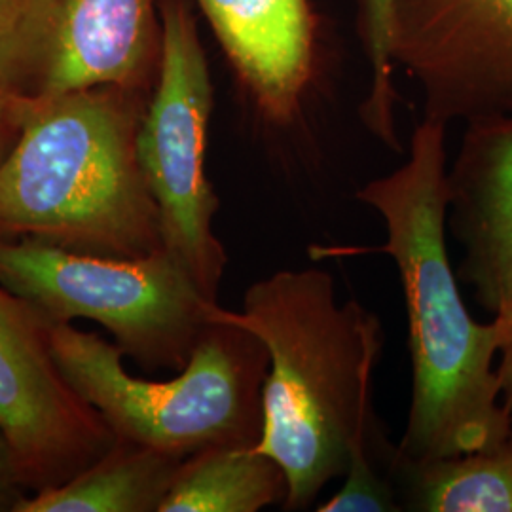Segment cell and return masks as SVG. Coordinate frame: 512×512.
<instances>
[{"instance_id": "4fadbf2b", "label": "cell", "mask_w": 512, "mask_h": 512, "mask_svg": "<svg viewBox=\"0 0 512 512\" xmlns=\"http://www.w3.org/2000/svg\"><path fill=\"white\" fill-rule=\"evenodd\" d=\"M403 511L512 512V429L503 442L452 458L391 459Z\"/></svg>"}, {"instance_id": "d6986e66", "label": "cell", "mask_w": 512, "mask_h": 512, "mask_svg": "<svg viewBox=\"0 0 512 512\" xmlns=\"http://www.w3.org/2000/svg\"><path fill=\"white\" fill-rule=\"evenodd\" d=\"M19 478L16 458L8 446L6 439L0 433V499L12 488V484Z\"/></svg>"}, {"instance_id": "3957f363", "label": "cell", "mask_w": 512, "mask_h": 512, "mask_svg": "<svg viewBox=\"0 0 512 512\" xmlns=\"http://www.w3.org/2000/svg\"><path fill=\"white\" fill-rule=\"evenodd\" d=\"M124 92L27 99L18 139L0 164V239L128 258L164 249L137 156L145 109Z\"/></svg>"}, {"instance_id": "5bb4252c", "label": "cell", "mask_w": 512, "mask_h": 512, "mask_svg": "<svg viewBox=\"0 0 512 512\" xmlns=\"http://www.w3.org/2000/svg\"><path fill=\"white\" fill-rule=\"evenodd\" d=\"M287 476L255 446H213L184 459L158 512H256L283 505Z\"/></svg>"}, {"instance_id": "2e32d148", "label": "cell", "mask_w": 512, "mask_h": 512, "mask_svg": "<svg viewBox=\"0 0 512 512\" xmlns=\"http://www.w3.org/2000/svg\"><path fill=\"white\" fill-rule=\"evenodd\" d=\"M372 446L357 448L349 458L344 484L323 501L319 512H397L403 511L391 475L378 471Z\"/></svg>"}, {"instance_id": "9c48e42d", "label": "cell", "mask_w": 512, "mask_h": 512, "mask_svg": "<svg viewBox=\"0 0 512 512\" xmlns=\"http://www.w3.org/2000/svg\"><path fill=\"white\" fill-rule=\"evenodd\" d=\"M90 408L55 365L44 319L0 285V433L19 478L46 488L92 458L107 435Z\"/></svg>"}, {"instance_id": "8992f818", "label": "cell", "mask_w": 512, "mask_h": 512, "mask_svg": "<svg viewBox=\"0 0 512 512\" xmlns=\"http://www.w3.org/2000/svg\"><path fill=\"white\" fill-rule=\"evenodd\" d=\"M160 19V63L137 133V156L160 211L165 249L217 302L228 258L213 230L219 198L205 175L213 82L188 2L160 0Z\"/></svg>"}, {"instance_id": "e0dca14e", "label": "cell", "mask_w": 512, "mask_h": 512, "mask_svg": "<svg viewBox=\"0 0 512 512\" xmlns=\"http://www.w3.org/2000/svg\"><path fill=\"white\" fill-rule=\"evenodd\" d=\"M25 103L27 99L16 97L0 88V164L18 139Z\"/></svg>"}, {"instance_id": "ac0fdd59", "label": "cell", "mask_w": 512, "mask_h": 512, "mask_svg": "<svg viewBox=\"0 0 512 512\" xmlns=\"http://www.w3.org/2000/svg\"><path fill=\"white\" fill-rule=\"evenodd\" d=\"M505 321L503 344L497 355V378L501 387L503 404L512 412V310L497 313Z\"/></svg>"}, {"instance_id": "52a82bcc", "label": "cell", "mask_w": 512, "mask_h": 512, "mask_svg": "<svg viewBox=\"0 0 512 512\" xmlns=\"http://www.w3.org/2000/svg\"><path fill=\"white\" fill-rule=\"evenodd\" d=\"M160 50L156 0H23L0 38V88L23 99L133 90L158 69Z\"/></svg>"}, {"instance_id": "ba28073f", "label": "cell", "mask_w": 512, "mask_h": 512, "mask_svg": "<svg viewBox=\"0 0 512 512\" xmlns=\"http://www.w3.org/2000/svg\"><path fill=\"white\" fill-rule=\"evenodd\" d=\"M391 57L420 88L423 118L512 112V0H395Z\"/></svg>"}, {"instance_id": "8fae6325", "label": "cell", "mask_w": 512, "mask_h": 512, "mask_svg": "<svg viewBox=\"0 0 512 512\" xmlns=\"http://www.w3.org/2000/svg\"><path fill=\"white\" fill-rule=\"evenodd\" d=\"M222 50L274 128L300 118L317 65L311 0H196Z\"/></svg>"}, {"instance_id": "7a4b0ae2", "label": "cell", "mask_w": 512, "mask_h": 512, "mask_svg": "<svg viewBox=\"0 0 512 512\" xmlns=\"http://www.w3.org/2000/svg\"><path fill=\"white\" fill-rule=\"evenodd\" d=\"M211 321L253 332L270 355L258 452L287 476L285 511H308L344 478L357 448L378 446L372 374L384 346L376 313L340 302L329 272L277 270L255 281L241 310L213 306Z\"/></svg>"}, {"instance_id": "ffe728a7", "label": "cell", "mask_w": 512, "mask_h": 512, "mask_svg": "<svg viewBox=\"0 0 512 512\" xmlns=\"http://www.w3.org/2000/svg\"><path fill=\"white\" fill-rule=\"evenodd\" d=\"M23 0H0V38L12 33L21 14Z\"/></svg>"}, {"instance_id": "9a60e30c", "label": "cell", "mask_w": 512, "mask_h": 512, "mask_svg": "<svg viewBox=\"0 0 512 512\" xmlns=\"http://www.w3.org/2000/svg\"><path fill=\"white\" fill-rule=\"evenodd\" d=\"M395 0H355L357 27L368 67V93L359 107L365 128L385 147L403 152L397 131L395 63L391 57V14Z\"/></svg>"}, {"instance_id": "7c38bea8", "label": "cell", "mask_w": 512, "mask_h": 512, "mask_svg": "<svg viewBox=\"0 0 512 512\" xmlns=\"http://www.w3.org/2000/svg\"><path fill=\"white\" fill-rule=\"evenodd\" d=\"M184 459L122 440L101 461L12 505L16 512L160 511Z\"/></svg>"}, {"instance_id": "6da1fadb", "label": "cell", "mask_w": 512, "mask_h": 512, "mask_svg": "<svg viewBox=\"0 0 512 512\" xmlns=\"http://www.w3.org/2000/svg\"><path fill=\"white\" fill-rule=\"evenodd\" d=\"M446 124L423 118L403 165L357 190L387 239L376 251L395 262L408 317L412 393L399 461H429L490 448L511 435L497 355L505 321L478 323L454 274L448 234Z\"/></svg>"}, {"instance_id": "5b68a950", "label": "cell", "mask_w": 512, "mask_h": 512, "mask_svg": "<svg viewBox=\"0 0 512 512\" xmlns=\"http://www.w3.org/2000/svg\"><path fill=\"white\" fill-rule=\"evenodd\" d=\"M0 285L48 323L92 319L114 334L122 353L154 368H183L219 304L165 247L128 258L0 239Z\"/></svg>"}, {"instance_id": "30bf717a", "label": "cell", "mask_w": 512, "mask_h": 512, "mask_svg": "<svg viewBox=\"0 0 512 512\" xmlns=\"http://www.w3.org/2000/svg\"><path fill=\"white\" fill-rule=\"evenodd\" d=\"M465 124L448 167V232L463 251L459 279L497 315L512 310V112Z\"/></svg>"}, {"instance_id": "277c9868", "label": "cell", "mask_w": 512, "mask_h": 512, "mask_svg": "<svg viewBox=\"0 0 512 512\" xmlns=\"http://www.w3.org/2000/svg\"><path fill=\"white\" fill-rule=\"evenodd\" d=\"M46 336L65 382L120 440L186 459L262 439L270 355L249 330L215 321L165 382L131 376L122 349L69 323H46Z\"/></svg>"}]
</instances>
